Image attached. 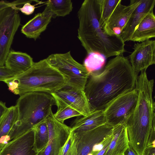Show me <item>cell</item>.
Listing matches in <instances>:
<instances>
[{
    "mask_svg": "<svg viewBox=\"0 0 155 155\" xmlns=\"http://www.w3.org/2000/svg\"><path fill=\"white\" fill-rule=\"evenodd\" d=\"M143 155H155V146L150 145L144 149Z\"/></svg>",
    "mask_w": 155,
    "mask_h": 155,
    "instance_id": "31",
    "label": "cell"
},
{
    "mask_svg": "<svg viewBox=\"0 0 155 155\" xmlns=\"http://www.w3.org/2000/svg\"><path fill=\"white\" fill-rule=\"evenodd\" d=\"M112 134V140L104 155H123L129 146L126 124L113 127Z\"/></svg>",
    "mask_w": 155,
    "mask_h": 155,
    "instance_id": "18",
    "label": "cell"
},
{
    "mask_svg": "<svg viewBox=\"0 0 155 155\" xmlns=\"http://www.w3.org/2000/svg\"><path fill=\"white\" fill-rule=\"evenodd\" d=\"M58 155H77L74 134L71 131L65 143L60 150Z\"/></svg>",
    "mask_w": 155,
    "mask_h": 155,
    "instance_id": "27",
    "label": "cell"
},
{
    "mask_svg": "<svg viewBox=\"0 0 155 155\" xmlns=\"http://www.w3.org/2000/svg\"><path fill=\"white\" fill-rule=\"evenodd\" d=\"M57 106L67 105L86 116L93 111L84 90L66 85L51 93Z\"/></svg>",
    "mask_w": 155,
    "mask_h": 155,
    "instance_id": "9",
    "label": "cell"
},
{
    "mask_svg": "<svg viewBox=\"0 0 155 155\" xmlns=\"http://www.w3.org/2000/svg\"><path fill=\"white\" fill-rule=\"evenodd\" d=\"M111 142H109L106 145H105L103 147V148L96 154V155H104L105 152L108 149L109 144Z\"/></svg>",
    "mask_w": 155,
    "mask_h": 155,
    "instance_id": "34",
    "label": "cell"
},
{
    "mask_svg": "<svg viewBox=\"0 0 155 155\" xmlns=\"http://www.w3.org/2000/svg\"><path fill=\"white\" fill-rule=\"evenodd\" d=\"M106 123L104 110H95L86 116L76 119L70 127L71 131L74 133L86 132Z\"/></svg>",
    "mask_w": 155,
    "mask_h": 155,
    "instance_id": "17",
    "label": "cell"
},
{
    "mask_svg": "<svg viewBox=\"0 0 155 155\" xmlns=\"http://www.w3.org/2000/svg\"><path fill=\"white\" fill-rule=\"evenodd\" d=\"M57 107V110L54 114V116L58 121L61 123H64V121L68 119L82 116L80 113L69 106L62 105Z\"/></svg>",
    "mask_w": 155,
    "mask_h": 155,
    "instance_id": "26",
    "label": "cell"
},
{
    "mask_svg": "<svg viewBox=\"0 0 155 155\" xmlns=\"http://www.w3.org/2000/svg\"><path fill=\"white\" fill-rule=\"evenodd\" d=\"M101 0H85L78 12V37L87 54L97 53L105 58L123 54L124 42L120 36L107 33L101 26Z\"/></svg>",
    "mask_w": 155,
    "mask_h": 155,
    "instance_id": "3",
    "label": "cell"
},
{
    "mask_svg": "<svg viewBox=\"0 0 155 155\" xmlns=\"http://www.w3.org/2000/svg\"><path fill=\"white\" fill-rule=\"evenodd\" d=\"M53 17L52 13L45 7L42 13L36 14L22 26L21 32L27 38L35 41L45 30Z\"/></svg>",
    "mask_w": 155,
    "mask_h": 155,
    "instance_id": "16",
    "label": "cell"
},
{
    "mask_svg": "<svg viewBox=\"0 0 155 155\" xmlns=\"http://www.w3.org/2000/svg\"><path fill=\"white\" fill-rule=\"evenodd\" d=\"M1 150V149H0V152Z\"/></svg>",
    "mask_w": 155,
    "mask_h": 155,
    "instance_id": "35",
    "label": "cell"
},
{
    "mask_svg": "<svg viewBox=\"0 0 155 155\" xmlns=\"http://www.w3.org/2000/svg\"><path fill=\"white\" fill-rule=\"evenodd\" d=\"M155 0H141L140 3L132 13L120 37L124 42L129 41L133 33L144 18L153 11Z\"/></svg>",
    "mask_w": 155,
    "mask_h": 155,
    "instance_id": "15",
    "label": "cell"
},
{
    "mask_svg": "<svg viewBox=\"0 0 155 155\" xmlns=\"http://www.w3.org/2000/svg\"><path fill=\"white\" fill-rule=\"evenodd\" d=\"M101 5L100 24L104 30V27L114 10L121 0H101Z\"/></svg>",
    "mask_w": 155,
    "mask_h": 155,
    "instance_id": "25",
    "label": "cell"
},
{
    "mask_svg": "<svg viewBox=\"0 0 155 155\" xmlns=\"http://www.w3.org/2000/svg\"><path fill=\"white\" fill-rule=\"evenodd\" d=\"M137 73L122 54L110 59L101 71L90 74L84 91L92 111L104 110L117 97L134 89Z\"/></svg>",
    "mask_w": 155,
    "mask_h": 155,
    "instance_id": "1",
    "label": "cell"
},
{
    "mask_svg": "<svg viewBox=\"0 0 155 155\" xmlns=\"http://www.w3.org/2000/svg\"><path fill=\"white\" fill-rule=\"evenodd\" d=\"M34 132V150L37 153L44 149L48 144L49 134L46 119L33 128Z\"/></svg>",
    "mask_w": 155,
    "mask_h": 155,
    "instance_id": "22",
    "label": "cell"
},
{
    "mask_svg": "<svg viewBox=\"0 0 155 155\" xmlns=\"http://www.w3.org/2000/svg\"><path fill=\"white\" fill-rule=\"evenodd\" d=\"M154 80H150L146 70L137 76L135 88L138 97L133 113L126 124L129 145L138 155L155 146V103L153 97Z\"/></svg>",
    "mask_w": 155,
    "mask_h": 155,
    "instance_id": "2",
    "label": "cell"
},
{
    "mask_svg": "<svg viewBox=\"0 0 155 155\" xmlns=\"http://www.w3.org/2000/svg\"><path fill=\"white\" fill-rule=\"evenodd\" d=\"M52 111L46 119L49 138L46 147L37 155H58L71 131L70 127L58 121Z\"/></svg>",
    "mask_w": 155,
    "mask_h": 155,
    "instance_id": "10",
    "label": "cell"
},
{
    "mask_svg": "<svg viewBox=\"0 0 155 155\" xmlns=\"http://www.w3.org/2000/svg\"><path fill=\"white\" fill-rule=\"evenodd\" d=\"M46 8L51 12L54 17H64L70 14L73 9L71 0H49L45 2Z\"/></svg>",
    "mask_w": 155,
    "mask_h": 155,
    "instance_id": "23",
    "label": "cell"
},
{
    "mask_svg": "<svg viewBox=\"0 0 155 155\" xmlns=\"http://www.w3.org/2000/svg\"><path fill=\"white\" fill-rule=\"evenodd\" d=\"M15 74L5 66H0V81L13 77Z\"/></svg>",
    "mask_w": 155,
    "mask_h": 155,
    "instance_id": "28",
    "label": "cell"
},
{
    "mask_svg": "<svg viewBox=\"0 0 155 155\" xmlns=\"http://www.w3.org/2000/svg\"><path fill=\"white\" fill-rule=\"evenodd\" d=\"M141 0H131L128 5L120 2L117 5L107 21L104 30L110 35L120 36L132 13L140 3Z\"/></svg>",
    "mask_w": 155,
    "mask_h": 155,
    "instance_id": "12",
    "label": "cell"
},
{
    "mask_svg": "<svg viewBox=\"0 0 155 155\" xmlns=\"http://www.w3.org/2000/svg\"><path fill=\"white\" fill-rule=\"evenodd\" d=\"M34 63L32 58L27 54L11 50L7 57L5 65L16 75L28 69Z\"/></svg>",
    "mask_w": 155,
    "mask_h": 155,
    "instance_id": "19",
    "label": "cell"
},
{
    "mask_svg": "<svg viewBox=\"0 0 155 155\" xmlns=\"http://www.w3.org/2000/svg\"><path fill=\"white\" fill-rule=\"evenodd\" d=\"M17 7L9 6L0 11V66L5 65L15 35L21 24Z\"/></svg>",
    "mask_w": 155,
    "mask_h": 155,
    "instance_id": "8",
    "label": "cell"
},
{
    "mask_svg": "<svg viewBox=\"0 0 155 155\" xmlns=\"http://www.w3.org/2000/svg\"><path fill=\"white\" fill-rule=\"evenodd\" d=\"M30 2H27L23 5L21 8L17 7V10H20L22 13L26 15H30L34 12L36 8V5H32Z\"/></svg>",
    "mask_w": 155,
    "mask_h": 155,
    "instance_id": "29",
    "label": "cell"
},
{
    "mask_svg": "<svg viewBox=\"0 0 155 155\" xmlns=\"http://www.w3.org/2000/svg\"><path fill=\"white\" fill-rule=\"evenodd\" d=\"M155 37V16L152 11L142 19L132 35L130 40L139 42Z\"/></svg>",
    "mask_w": 155,
    "mask_h": 155,
    "instance_id": "20",
    "label": "cell"
},
{
    "mask_svg": "<svg viewBox=\"0 0 155 155\" xmlns=\"http://www.w3.org/2000/svg\"><path fill=\"white\" fill-rule=\"evenodd\" d=\"M8 109L5 104L1 101H0V122Z\"/></svg>",
    "mask_w": 155,
    "mask_h": 155,
    "instance_id": "32",
    "label": "cell"
},
{
    "mask_svg": "<svg viewBox=\"0 0 155 155\" xmlns=\"http://www.w3.org/2000/svg\"><path fill=\"white\" fill-rule=\"evenodd\" d=\"M18 110L16 105L8 108L0 122V149L8 142V136L17 119Z\"/></svg>",
    "mask_w": 155,
    "mask_h": 155,
    "instance_id": "21",
    "label": "cell"
},
{
    "mask_svg": "<svg viewBox=\"0 0 155 155\" xmlns=\"http://www.w3.org/2000/svg\"><path fill=\"white\" fill-rule=\"evenodd\" d=\"M87 54L83 64L90 74L98 72L104 66L105 58L97 53H91Z\"/></svg>",
    "mask_w": 155,
    "mask_h": 155,
    "instance_id": "24",
    "label": "cell"
},
{
    "mask_svg": "<svg viewBox=\"0 0 155 155\" xmlns=\"http://www.w3.org/2000/svg\"><path fill=\"white\" fill-rule=\"evenodd\" d=\"M33 129L8 142L1 149L0 155H37L34 150Z\"/></svg>",
    "mask_w": 155,
    "mask_h": 155,
    "instance_id": "14",
    "label": "cell"
},
{
    "mask_svg": "<svg viewBox=\"0 0 155 155\" xmlns=\"http://www.w3.org/2000/svg\"><path fill=\"white\" fill-rule=\"evenodd\" d=\"M123 155H138L133 148L129 146Z\"/></svg>",
    "mask_w": 155,
    "mask_h": 155,
    "instance_id": "33",
    "label": "cell"
},
{
    "mask_svg": "<svg viewBox=\"0 0 155 155\" xmlns=\"http://www.w3.org/2000/svg\"><path fill=\"white\" fill-rule=\"evenodd\" d=\"M129 56L133 70L137 73L155 64V41L149 40L135 43Z\"/></svg>",
    "mask_w": 155,
    "mask_h": 155,
    "instance_id": "13",
    "label": "cell"
},
{
    "mask_svg": "<svg viewBox=\"0 0 155 155\" xmlns=\"http://www.w3.org/2000/svg\"><path fill=\"white\" fill-rule=\"evenodd\" d=\"M138 97L134 88L112 101L104 109L106 123L113 127L126 124L135 109Z\"/></svg>",
    "mask_w": 155,
    "mask_h": 155,
    "instance_id": "7",
    "label": "cell"
},
{
    "mask_svg": "<svg viewBox=\"0 0 155 155\" xmlns=\"http://www.w3.org/2000/svg\"><path fill=\"white\" fill-rule=\"evenodd\" d=\"M46 59L50 65L63 75L66 85L84 91L90 73L83 64L73 58L70 51L52 54Z\"/></svg>",
    "mask_w": 155,
    "mask_h": 155,
    "instance_id": "6",
    "label": "cell"
},
{
    "mask_svg": "<svg viewBox=\"0 0 155 155\" xmlns=\"http://www.w3.org/2000/svg\"><path fill=\"white\" fill-rule=\"evenodd\" d=\"M17 119L8 136V142L33 129L45 120L56 105L51 94L41 92L26 93L20 96L16 104Z\"/></svg>",
    "mask_w": 155,
    "mask_h": 155,
    "instance_id": "5",
    "label": "cell"
},
{
    "mask_svg": "<svg viewBox=\"0 0 155 155\" xmlns=\"http://www.w3.org/2000/svg\"><path fill=\"white\" fill-rule=\"evenodd\" d=\"M27 2V0H17L10 2L4 1H0V11L9 6L18 7Z\"/></svg>",
    "mask_w": 155,
    "mask_h": 155,
    "instance_id": "30",
    "label": "cell"
},
{
    "mask_svg": "<svg viewBox=\"0 0 155 155\" xmlns=\"http://www.w3.org/2000/svg\"><path fill=\"white\" fill-rule=\"evenodd\" d=\"M3 81L11 91L20 96L32 92L51 94L66 85L63 75L50 65L46 59L34 62L26 71Z\"/></svg>",
    "mask_w": 155,
    "mask_h": 155,
    "instance_id": "4",
    "label": "cell"
},
{
    "mask_svg": "<svg viewBox=\"0 0 155 155\" xmlns=\"http://www.w3.org/2000/svg\"><path fill=\"white\" fill-rule=\"evenodd\" d=\"M113 127L107 124L88 131L74 133L77 155L91 154L95 145L112 133Z\"/></svg>",
    "mask_w": 155,
    "mask_h": 155,
    "instance_id": "11",
    "label": "cell"
}]
</instances>
